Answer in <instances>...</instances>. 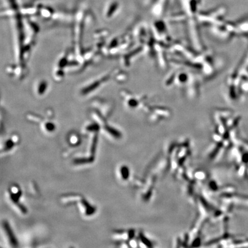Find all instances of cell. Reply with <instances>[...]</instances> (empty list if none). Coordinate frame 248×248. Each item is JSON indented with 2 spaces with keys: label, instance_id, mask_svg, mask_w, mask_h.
<instances>
[{
  "label": "cell",
  "instance_id": "cell-1",
  "mask_svg": "<svg viewBox=\"0 0 248 248\" xmlns=\"http://www.w3.org/2000/svg\"><path fill=\"white\" fill-rule=\"evenodd\" d=\"M120 4L116 0H112L109 1L105 8V15L108 17L112 16L118 8Z\"/></svg>",
  "mask_w": 248,
  "mask_h": 248
},
{
  "label": "cell",
  "instance_id": "cell-2",
  "mask_svg": "<svg viewBox=\"0 0 248 248\" xmlns=\"http://www.w3.org/2000/svg\"><path fill=\"white\" fill-rule=\"evenodd\" d=\"M3 226H4V227L5 230V231H6V233L7 234L8 238H9V239L11 243L13 246H17V244H18L15 235L13 234V233L10 226L8 224V222L6 221H4L3 223Z\"/></svg>",
  "mask_w": 248,
  "mask_h": 248
},
{
  "label": "cell",
  "instance_id": "cell-3",
  "mask_svg": "<svg viewBox=\"0 0 248 248\" xmlns=\"http://www.w3.org/2000/svg\"><path fill=\"white\" fill-rule=\"evenodd\" d=\"M94 157L90 156L88 158H79L74 160V163L77 164H82L92 163L94 161Z\"/></svg>",
  "mask_w": 248,
  "mask_h": 248
},
{
  "label": "cell",
  "instance_id": "cell-4",
  "mask_svg": "<svg viewBox=\"0 0 248 248\" xmlns=\"http://www.w3.org/2000/svg\"><path fill=\"white\" fill-rule=\"evenodd\" d=\"M97 142H98V136H97V134H95L93 138V142H92L91 147V150H90V153H91L90 156L93 157H94V155H95L97 146Z\"/></svg>",
  "mask_w": 248,
  "mask_h": 248
},
{
  "label": "cell",
  "instance_id": "cell-5",
  "mask_svg": "<svg viewBox=\"0 0 248 248\" xmlns=\"http://www.w3.org/2000/svg\"><path fill=\"white\" fill-rule=\"evenodd\" d=\"M82 202L86 208V214L87 215L93 214L95 212V208L94 207H91L86 200H83Z\"/></svg>",
  "mask_w": 248,
  "mask_h": 248
},
{
  "label": "cell",
  "instance_id": "cell-6",
  "mask_svg": "<svg viewBox=\"0 0 248 248\" xmlns=\"http://www.w3.org/2000/svg\"><path fill=\"white\" fill-rule=\"evenodd\" d=\"M14 145V143L12 140H8L6 143V149L9 150L11 149Z\"/></svg>",
  "mask_w": 248,
  "mask_h": 248
},
{
  "label": "cell",
  "instance_id": "cell-7",
  "mask_svg": "<svg viewBox=\"0 0 248 248\" xmlns=\"http://www.w3.org/2000/svg\"><path fill=\"white\" fill-rule=\"evenodd\" d=\"M121 172H122V174L123 178H126V177L128 176V175L126 173H128V169H126V168L123 167L122 168V169H121Z\"/></svg>",
  "mask_w": 248,
  "mask_h": 248
}]
</instances>
